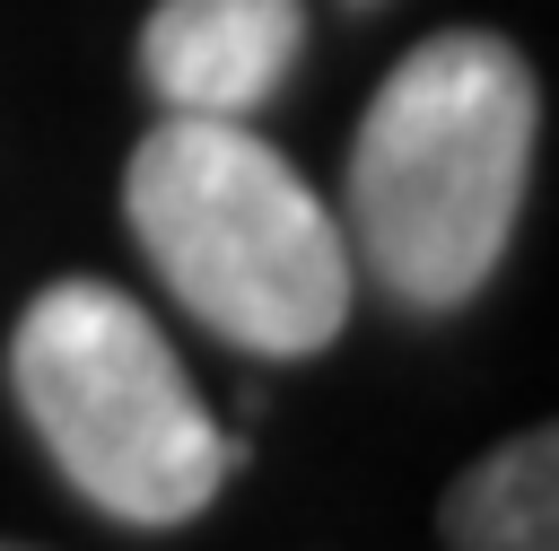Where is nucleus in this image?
I'll return each instance as SVG.
<instances>
[{
	"label": "nucleus",
	"mask_w": 559,
	"mask_h": 551,
	"mask_svg": "<svg viewBox=\"0 0 559 551\" xmlns=\"http://www.w3.org/2000/svg\"><path fill=\"white\" fill-rule=\"evenodd\" d=\"M533 131L542 87L507 35L445 26L411 44L349 140V262L411 315L472 306L515 236Z\"/></svg>",
	"instance_id": "nucleus-1"
},
{
	"label": "nucleus",
	"mask_w": 559,
	"mask_h": 551,
	"mask_svg": "<svg viewBox=\"0 0 559 551\" xmlns=\"http://www.w3.org/2000/svg\"><path fill=\"white\" fill-rule=\"evenodd\" d=\"M122 219L166 297L245 359H314L341 341L358 262L314 184L227 114H166L122 166Z\"/></svg>",
	"instance_id": "nucleus-2"
},
{
	"label": "nucleus",
	"mask_w": 559,
	"mask_h": 551,
	"mask_svg": "<svg viewBox=\"0 0 559 551\" xmlns=\"http://www.w3.org/2000/svg\"><path fill=\"white\" fill-rule=\"evenodd\" d=\"M9 394L61 481L114 525H192L236 472V446L201 411L175 341L114 280H52L26 297Z\"/></svg>",
	"instance_id": "nucleus-3"
},
{
	"label": "nucleus",
	"mask_w": 559,
	"mask_h": 551,
	"mask_svg": "<svg viewBox=\"0 0 559 551\" xmlns=\"http://www.w3.org/2000/svg\"><path fill=\"white\" fill-rule=\"evenodd\" d=\"M306 52V0H157L140 26V87L166 114L253 122Z\"/></svg>",
	"instance_id": "nucleus-4"
},
{
	"label": "nucleus",
	"mask_w": 559,
	"mask_h": 551,
	"mask_svg": "<svg viewBox=\"0 0 559 551\" xmlns=\"http://www.w3.org/2000/svg\"><path fill=\"white\" fill-rule=\"evenodd\" d=\"M445 551H559V437H498L437 507Z\"/></svg>",
	"instance_id": "nucleus-5"
},
{
	"label": "nucleus",
	"mask_w": 559,
	"mask_h": 551,
	"mask_svg": "<svg viewBox=\"0 0 559 551\" xmlns=\"http://www.w3.org/2000/svg\"><path fill=\"white\" fill-rule=\"evenodd\" d=\"M349 9H376V0H349Z\"/></svg>",
	"instance_id": "nucleus-6"
},
{
	"label": "nucleus",
	"mask_w": 559,
	"mask_h": 551,
	"mask_svg": "<svg viewBox=\"0 0 559 551\" xmlns=\"http://www.w3.org/2000/svg\"><path fill=\"white\" fill-rule=\"evenodd\" d=\"M0 551H26V542H0Z\"/></svg>",
	"instance_id": "nucleus-7"
}]
</instances>
